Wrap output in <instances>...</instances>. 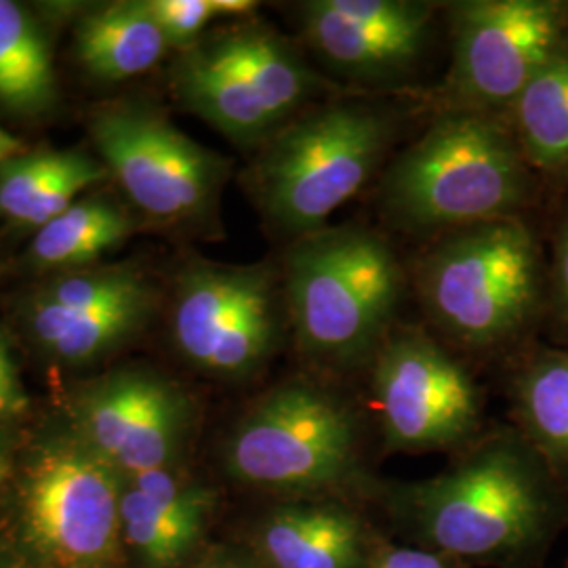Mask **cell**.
<instances>
[{
	"label": "cell",
	"mask_w": 568,
	"mask_h": 568,
	"mask_svg": "<svg viewBox=\"0 0 568 568\" xmlns=\"http://www.w3.org/2000/svg\"><path fill=\"white\" fill-rule=\"evenodd\" d=\"M413 541L466 562L527 568L568 525V493L516 427L480 434L440 474L387 490Z\"/></svg>",
	"instance_id": "6da1fadb"
},
{
	"label": "cell",
	"mask_w": 568,
	"mask_h": 568,
	"mask_svg": "<svg viewBox=\"0 0 568 568\" xmlns=\"http://www.w3.org/2000/svg\"><path fill=\"white\" fill-rule=\"evenodd\" d=\"M278 264L291 344L305 365L331 375L368 368L400 325L410 281L386 234L325 225L288 243Z\"/></svg>",
	"instance_id": "7a4b0ae2"
},
{
	"label": "cell",
	"mask_w": 568,
	"mask_h": 568,
	"mask_svg": "<svg viewBox=\"0 0 568 568\" xmlns=\"http://www.w3.org/2000/svg\"><path fill=\"white\" fill-rule=\"evenodd\" d=\"M539 194L541 182L508 114L466 110H443L377 180L387 224L432 239L488 220L525 217Z\"/></svg>",
	"instance_id": "3957f363"
},
{
	"label": "cell",
	"mask_w": 568,
	"mask_h": 568,
	"mask_svg": "<svg viewBox=\"0 0 568 568\" xmlns=\"http://www.w3.org/2000/svg\"><path fill=\"white\" fill-rule=\"evenodd\" d=\"M400 129L392 103L333 95L255 150L244 187L272 232L293 243L328 225L339 206L379 180Z\"/></svg>",
	"instance_id": "277c9868"
},
{
	"label": "cell",
	"mask_w": 568,
	"mask_h": 568,
	"mask_svg": "<svg viewBox=\"0 0 568 568\" xmlns=\"http://www.w3.org/2000/svg\"><path fill=\"white\" fill-rule=\"evenodd\" d=\"M410 281L436 331L478 354L525 344L548 314V260L527 217L436 236Z\"/></svg>",
	"instance_id": "5b68a950"
},
{
	"label": "cell",
	"mask_w": 568,
	"mask_h": 568,
	"mask_svg": "<svg viewBox=\"0 0 568 568\" xmlns=\"http://www.w3.org/2000/svg\"><path fill=\"white\" fill-rule=\"evenodd\" d=\"M171 91L187 112L230 142L260 150L310 105L337 95V84L276 28L246 18L180 51L171 68Z\"/></svg>",
	"instance_id": "8992f818"
},
{
	"label": "cell",
	"mask_w": 568,
	"mask_h": 568,
	"mask_svg": "<svg viewBox=\"0 0 568 568\" xmlns=\"http://www.w3.org/2000/svg\"><path fill=\"white\" fill-rule=\"evenodd\" d=\"M224 462L234 480L288 499L344 497L371 485L358 410L305 375L251 405L225 443Z\"/></svg>",
	"instance_id": "52a82bcc"
},
{
	"label": "cell",
	"mask_w": 568,
	"mask_h": 568,
	"mask_svg": "<svg viewBox=\"0 0 568 568\" xmlns=\"http://www.w3.org/2000/svg\"><path fill=\"white\" fill-rule=\"evenodd\" d=\"M169 328L183 361L204 375H257L291 339L281 264L192 260L178 274Z\"/></svg>",
	"instance_id": "ba28073f"
},
{
	"label": "cell",
	"mask_w": 568,
	"mask_h": 568,
	"mask_svg": "<svg viewBox=\"0 0 568 568\" xmlns=\"http://www.w3.org/2000/svg\"><path fill=\"white\" fill-rule=\"evenodd\" d=\"M91 138L108 173L152 222L182 230L215 224L230 161L194 142L152 103L102 108Z\"/></svg>",
	"instance_id": "9c48e42d"
},
{
	"label": "cell",
	"mask_w": 568,
	"mask_h": 568,
	"mask_svg": "<svg viewBox=\"0 0 568 568\" xmlns=\"http://www.w3.org/2000/svg\"><path fill=\"white\" fill-rule=\"evenodd\" d=\"M450 68L443 110L508 114L568 47V0H459L447 4Z\"/></svg>",
	"instance_id": "30bf717a"
},
{
	"label": "cell",
	"mask_w": 568,
	"mask_h": 568,
	"mask_svg": "<svg viewBox=\"0 0 568 568\" xmlns=\"http://www.w3.org/2000/svg\"><path fill=\"white\" fill-rule=\"evenodd\" d=\"M368 371L387 450L467 447L480 436V386L424 326H396Z\"/></svg>",
	"instance_id": "8fae6325"
},
{
	"label": "cell",
	"mask_w": 568,
	"mask_h": 568,
	"mask_svg": "<svg viewBox=\"0 0 568 568\" xmlns=\"http://www.w3.org/2000/svg\"><path fill=\"white\" fill-rule=\"evenodd\" d=\"M124 476L81 443L44 450L30 467L21 523L34 554L53 568H103L122 539Z\"/></svg>",
	"instance_id": "7c38bea8"
},
{
	"label": "cell",
	"mask_w": 568,
	"mask_h": 568,
	"mask_svg": "<svg viewBox=\"0 0 568 568\" xmlns=\"http://www.w3.org/2000/svg\"><path fill=\"white\" fill-rule=\"evenodd\" d=\"M436 13L438 4L426 0H305L297 4V26L328 81L389 93L422 70Z\"/></svg>",
	"instance_id": "4fadbf2b"
},
{
	"label": "cell",
	"mask_w": 568,
	"mask_h": 568,
	"mask_svg": "<svg viewBox=\"0 0 568 568\" xmlns=\"http://www.w3.org/2000/svg\"><path fill=\"white\" fill-rule=\"evenodd\" d=\"M79 443L122 476L175 467L194 408L182 387L148 368H126L87 387L74 406Z\"/></svg>",
	"instance_id": "5bb4252c"
},
{
	"label": "cell",
	"mask_w": 568,
	"mask_h": 568,
	"mask_svg": "<svg viewBox=\"0 0 568 568\" xmlns=\"http://www.w3.org/2000/svg\"><path fill=\"white\" fill-rule=\"evenodd\" d=\"M215 493L178 471L148 469L124 476L122 539L145 568H178L199 548Z\"/></svg>",
	"instance_id": "9a60e30c"
},
{
	"label": "cell",
	"mask_w": 568,
	"mask_h": 568,
	"mask_svg": "<svg viewBox=\"0 0 568 568\" xmlns=\"http://www.w3.org/2000/svg\"><path fill=\"white\" fill-rule=\"evenodd\" d=\"M371 532L344 497L288 499L255 528L253 554L265 568H365Z\"/></svg>",
	"instance_id": "2e32d148"
},
{
	"label": "cell",
	"mask_w": 568,
	"mask_h": 568,
	"mask_svg": "<svg viewBox=\"0 0 568 568\" xmlns=\"http://www.w3.org/2000/svg\"><path fill=\"white\" fill-rule=\"evenodd\" d=\"M159 307L156 291L114 304H51L32 297L26 323L44 352L68 365H84L142 333Z\"/></svg>",
	"instance_id": "e0dca14e"
},
{
	"label": "cell",
	"mask_w": 568,
	"mask_h": 568,
	"mask_svg": "<svg viewBox=\"0 0 568 568\" xmlns=\"http://www.w3.org/2000/svg\"><path fill=\"white\" fill-rule=\"evenodd\" d=\"M514 427L568 493V345L520 352L509 375Z\"/></svg>",
	"instance_id": "ac0fdd59"
},
{
	"label": "cell",
	"mask_w": 568,
	"mask_h": 568,
	"mask_svg": "<svg viewBox=\"0 0 568 568\" xmlns=\"http://www.w3.org/2000/svg\"><path fill=\"white\" fill-rule=\"evenodd\" d=\"M105 175L103 163L74 150L20 152L0 164V217L41 230Z\"/></svg>",
	"instance_id": "d6986e66"
},
{
	"label": "cell",
	"mask_w": 568,
	"mask_h": 568,
	"mask_svg": "<svg viewBox=\"0 0 568 568\" xmlns=\"http://www.w3.org/2000/svg\"><path fill=\"white\" fill-rule=\"evenodd\" d=\"M77 58L89 74L129 81L152 70L169 51L148 0H124L89 11L74 28Z\"/></svg>",
	"instance_id": "ffe728a7"
},
{
	"label": "cell",
	"mask_w": 568,
	"mask_h": 568,
	"mask_svg": "<svg viewBox=\"0 0 568 568\" xmlns=\"http://www.w3.org/2000/svg\"><path fill=\"white\" fill-rule=\"evenodd\" d=\"M508 121L539 182L568 187V47L528 82Z\"/></svg>",
	"instance_id": "44dd1931"
},
{
	"label": "cell",
	"mask_w": 568,
	"mask_h": 568,
	"mask_svg": "<svg viewBox=\"0 0 568 568\" xmlns=\"http://www.w3.org/2000/svg\"><path fill=\"white\" fill-rule=\"evenodd\" d=\"M58 100L53 53L41 26L11 0H0V103L39 116Z\"/></svg>",
	"instance_id": "7402d4cb"
},
{
	"label": "cell",
	"mask_w": 568,
	"mask_h": 568,
	"mask_svg": "<svg viewBox=\"0 0 568 568\" xmlns=\"http://www.w3.org/2000/svg\"><path fill=\"white\" fill-rule=\"evenodd\" d=\"M135 230L133 217L103 199L77 201L37 232L30 260L42 270L79 272L121 246Z\"/></svg>",
	"instance_id": "603a6c76"
},
{
	"label": "cell",
	"mask_w": 568,
	"mask_h": 568,
	"mask_svg": "<svg viewBox=\"0 0 568 568\" xmlns=\"http://www.w3.org/2000/svg\"><path fill=\"white\" fill-rule=\"evenodd\" d=\"M169 49L178 53L203 39L209 23L224 20L217 0H148Z\"/></svg>",
	"instance_id": "cb8c5ba5"
},
{
	"label": "cell",
	"mask_w": 568,
	"mask_h": 568,
	"mask_svg": "<svg viewBox=\"0 0 568 568\" xmlns=\"http://www.w3.org/2000/svg\"><path fill=\"white\" fill-rule=\"evenodd\" d=\"M554 335L568 345V209L558 220L548 262V314Z\"/></svg>",
	"instance_id": "d4e9b609"
},
{
	"label": "cell",
	"mask_w": 568,
	"mask_h": 568,
	"mask_svg": "<svg viewBox=\"0 0 568 568\" xmlns=\"http://www.w3.org/2000/svg\"><path fill=\"white\" fill-rule=\"evenodd\" d=\"M365 568H464V562L434 549L382 546L375 548Z\"/></svg>",
	"instance_id": "484cf974"
},
{
	"label": "cell",
	"mask_w": 568,
	"mask_h": 568,
	"mask_svg": "<svg viewBox=\"0 0 568 568\" xmlns=\"http://www.w3.org/2000/svg\"><path fill=\"white\" fill-rule=\"evenodd\" d=\"M28 405L16 363L0 368V419L13 417Z\"/></svg>",
	"instance_id": "4316f807"
},
{
	"label": "cell",
	"mask_w": 568,
	"mask_h": 568,
	"mask_svg": "<svg viewBox=\"0 0 568 568\" xmlns=\"http://www.w3.org/2000/svg\"><path fill=\"white\" fill-rule=\"evenodd\" d=\"M194 568H265L255 554L243 549L220 548L206 554Z\"/></svg>",
	"instance_id": "83f0119b"
},
{
	"label": "cell",
	"mask_w": 568,
	"mask_h": 568,
	"mask_svg": "<svg viewBox=\"0 0 568 568\" xmlns=\"http://www.w3.org/2000/svg\"><path fill=\"white\" fill-rule=\"evenodd\" d=\"M20 140H16L13 135H9L7 131H2V129H0V164L4 163V161H9L11 156L20 154Z\"/></svg>",
	"instance_id": "f1b7e54d"
},
{
	"label": "cell",
	"mask_w": 568,
	"mask_h": 568,
	"mask_svg": "<svg viewBox=\"0 0 568 568\" xmlns=\"http://www.w3.org/2000/svg\"><path fill=\"white\" fill-rule=\"evenodd\" d=\"M11 363H16V361H13V356H11L9 339H7V335L0 331V368L11 365Z\"/></svg>",
	"instance_id": "f546056e"
},
{
	"label": "cell",
	"mask_w": 568,
	"mask_h": 568,
	"mask_svg": "<svg viewBox=\"0 0 568 568\" xmlns=\"http://www.w3.org/2000/svg\"><path fill=\"white\" fill-rule=\"evenodd\" d=\"M7 474H9V464H7V459L0 455V485L4 483V478H7Z\"/></svg>",
	"instance_id": "4dcf8cb0"
}]
</instances>
